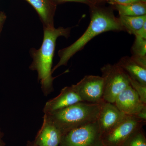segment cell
Segmentation results:
<instances>
[{
  "instance_id": "6",
  "label": "cell",
  "mask_w": 146,
  "mask_h": 146,
  "mask_svg": "<svg viewBox=\"0 0 146 146\" xmlns=\"http://www.w3.org/2000/svg\"><path fill=\"white\" fill-rule=\"evenodd\" d=\"M146 121L132 116H127L116 126L101 136L102 143L105 146H121L133 131L143 127Z\"/></svg>"
},
{
  "instance_id": "2",
  "label": "cell",
  "mask_w": 146,
  "mask_h": 146,
  "mask_svg": "<svg viewBox=\"0 0 146 146\" xmlns=\"http://www.w3.org/2000/svg\"><path fill=\"white\" fill-rule=\"evenodd\" d=\"M71 30V28L63 27H44V37L41 47L38 49L33 48L31 50L33 60L30 69L37 72L38 80L45 95H48L53 91L54 78L52 76V65L56 40L61 36L68 38Z\"/></svg>"
},
{
  "instance_id": "12",
  "label": "cell",
  "mask_w": 146,
  "mask_h": 146,
  "mask_svg": "<svg viewBox=\"0 0 146 146\" xmlns=\"http://www.w3.org/2000/svg\"><path fill=\"white\" fill-rule=\"evenodd\" d=\"M39 14L44 27H54V3L52 0H26Z\"/></svg>"
},
{
  "instance_id": "8",
  "label": "cell",
  "mask_w": 146,
  "mask_h": 146,
  "mask_svg": "<svg viewBox=\"0 0 146 146\" xmlns=\"http://www.w3.org/2000/svg\"><path fill=\"white\" fill-rule=\"evenodd\" d=\"M126 116L114 104L104 102L97 120L101 136L116 126Z\"/></svg>"
},
{
  "instance_id": "20",
  "label": "cell",
  "mask_w": 146,
  "mask_h": 146,
  "mask_svg": "<svg viewBox=\"0 0 146 146\" xmlns=\"http://www.w3.org/2000/svg\"><path fill=\"white\" fill-rule=\"evenodd\" d=\"M103 1H105L108 3L114 5H125L132 3L141 1V0H103Z\"/></svg>"
},
{
  "instance_id": "17",
  "label": "cell",
  "mask_w": 146,
  "mask_h": 146,
  "mask_svg": "<svg viewBox=\"0 0 146 146\" xmlns=\"http://www.w3.org/2000/svg\"><path fill=\"white\" fill-rule=\"evenodd\" d=\"M121 146H146V136L142 127L133 131Z\"/></svg>"
},
{
  "instance_id": "10",
  "label": "cell",
  "mask_w": 146,
  "mask_h": 146,
  "mask_svg": "<svg viewBox=\"0 0 146 146\" xmlns=\"http://www.w3.org/2000/svg\"><path fill=\"white\" fill-rule=\"evenodd\" d=\"M80 102H83L72 86H66L58 96L47 102L44 106V114L60 110Z\"/></svg>"
},
{
  "instance_id": "23",
  "label": "cell",
  "mask_w": 146,
  "mask_h": 146,
  "mask_svg": "<svg viewBox=\"0 0 146 146\" xmlns=\"http://www.w3.org/2000/svg\"><path fill=\"white\" fill-rule=\"evenodd\" d=\"M94 146H104V145H103L102 143V142H100V143L97 144L96 145Z\"/></svg>"
},
{
  "instance_id": "9",
  "label": "cell",
  "mask_w": 146,
  "mask_h": 146,
  "mask_svg": "<svg viewBox=\"0 0 146 146\" xmlns=\"http://www.w3.org/2000/svg\"><path fill=\"white\" fill-rule=\"evenodd\" d=\"M114 104L125 115L132 116L146 105L141 101L138 94L131 85L117 96Z\"/></svg>"
},
{
  "instance_id": "11",
  "label": "cell",
  "mask_w": 146,
  "mask_h": 146,
  "mask_svg": "<svg viewBox=\"0 0 146 146\" xmlns=\"http://www.w3.org/2000/svg\"><path fill=\"white\" fill-rule=\"evenodd\" d=\"M63 136L59 129L44 116L36 144L37 146H58Z\"/></svg>"
},
{
  "instance_id": "19",
  "label": "cell",
  "mask_w": 146,
  "mask_h": 146,
  "mask_svg": "<svg viewBox=\"0 0 146 146\" xmlns=\"http://www.w3.org/2000/svg\"><path fill=\"white\" fill-rule=\"evenodd\" d=\"M53 2L54 3H64L67 2H75L82 3L88 5L89 6L96 5L97 3L96 0H52Z\"/></svg>"
},
{
  "instance_id": "26",
  "label": "cell",
  "mask_w": 146,
  "mask_h": 146,
  "mask_svg": "<svg viewBox=\"0 0 146 146\" xmlns=\"http://www.w3.org/2000/svg\"><path fill=\"white\" fill-rule=\"evenodd\" d=\"M0 146H2L1 143V138H0Z\"/></svg>"
},
{
  "instance_id": "21",
  "label": "cell",
  "mask_w": 146,
  "mask_h": 146,
  "mask_svg": "<svg viewBox=\"0 0 146 146\" xmlns=\"http://www.w3.org/2000/svg\"><path fill=\"white\" fill-rule=\"evenodd\" d=\"M133 117L142 121H146V105L143 108V109L140 112L133 116Z\"/></svg>"
},
{
  "instance_id": "16",
  "label": "cell",
  "mask_w": 146,
  "mask_h": 146,
  "mask_svg": "<svg viewBox=\"0 0 146 146\" xmlns=\"http://www.w3.org/2000/svg\"><path fill=\"white\" fill-rule=\"evenodd\" d=\"M135 39L131 47V58L134 61L146 68V39L135 36Z\"/></svg>"
},
{
  "instance_id": "24",
  "label": "cell",
  "mask_w": 146,
  "mask_h": 146,
  "mask_svg": "<svg viewBox=\"0 0 146 146\" xmlns=\"http://www.w3.org/2000/svg\"><path fill=\"white\" fill-rule=\"evenodd\" d=\"M96 1L98 3L100 1H103V0H96Z\"/></svg>"
},
{
  "instance_id": "7",
  "label": "cell",
  "mask_w": 146,
  "mask_h": 146,
  "mask_svg": "<svg viewBox=\"0 0 146 146\" xmlns=\"http://www.w3.org/2000/svg\"><path fill=\"white\" fill-rule=\"evenodd\" d=\"M82 102L100 103L104 101L103 79L98 76H86L76 84L71 86Z\"/></svg>"
},
{
  "instance_id": "14",
  "label": "cell",
  "mask_w": 146,
  "mask_h": 146,
  "mask_svg": "<svg viewBox=\"0 0 146 146\" xmlns=\"http://www.w3.org/2000/svg\"><path fill=\"white\" fill-rule=\"evenodd\" d=\"M119 19L124 31L134 35L146 23V15L137 16H119Z\"/></svg>"
},
{
  "instance_id": "18",
  "label": "cell",
  "mask_w": 146,
  "mask_h": 146,
  "mask_svg": "<svg viewBox=\"0 0 146 146\" xmlns=\"http://www.w3.org/2000/svg\"><path fill=\"white\" fill-rule=\"evenodd\" d=\"M129 79L131 86L138 94L141 101L146 104V85L132 79L129 77Z\"/></svg>"
},
{
  "instance_id": "22",
  "label": "cell",
  "mask_w": 146,
  "mask_h": 146,
  "mask_svg": "<svg viewBox=\"0 0 146 146\" xmlns=\"http://www.w3.org/2000/svg\"><path fill=\"white\" fill-rule=\"evenodd\" d=\"M134 35V36H138L146 39V23L144 24L139 30L136 32Z\"/></svg>"
},
{
  "instance_id": "5",
  "label": "cell",
  "mask_w": 146,
  "mask_h": 146,
  "mask_svg": "<svg viewBox=\"0 0 146 146\" xmlns=\"http://www.w3.org/2000/svg\"><path fill=\"white\" fill-rule=\"evenodd\" d=\"M97 121L81 126L63 135L60 146H94L101 142Z\"/></svg>"
},
{
  "instance_id": "4",
  "label": "cell",
  "mask_w": 146,
  "mask_h": 146,
  "mask_svg": "<svg viewBox=\"0 0 146 146\" xmlns=\"http://www.w3.org/2000/svg\"><path fill=\"white\" fill-rule=\"evenodd\" d=\"M103 79V99L114 104L117 96L130 85L129 76L119 66L107 64L101 69Z\"/></svg>"
},
{
  "instance_id": "1",
  "label": "cell",
  "mask_w": 146,
  "mask_h": 146,
  "mask_svg": "<svg viewBox=\"0 0 146 146\" xmlns=\"http://www.w3.org/2000/svg\"><path fill=\"white\" fill-rule=\"evenodd\" d=\"M91 7V21L89 27L76 41L58 51L60 59L52 69V73L59 67L67 65L71 58L83 49L95 36L107 31H124L119 18L115 17L111 11L98 7L96 5Z\"/></svg>"
},
{
  "instance_id": "13",
  "label": "cell",
  "mask_w": 146,
  "mask_h": 146,
  "mask_svg": "<svg viewBox=\"0 0 146 146\" xmlns=\"http://www.w3.org/2000/svg\"><path fill=\"white\" fill-rule=\"evenodd\" d=\"M117 64L130 78L146 85V68L139 65L131 57L124 56L120 59Z\"/></svg>"
},
{
  "instance_id": "15",
  "label": "cell",
  "mask_w": 146,
  "mask_h": 146,
  "mask_svg": "<svg viewBox=\"0 0 146 146\" xmlns=\"http://www.w3.org/2000/svg\"><path fill=\"white\" fill-rule=\"evenodd\" d=\"M119 16H137L146 14L145 2L140 1L125 5H114Z\"/></svg>"
},
{
  "instance_id": "3",
  "label": "cell",
  "mask_w": 146,
  "mask_h": 146,
  "mask_svg": "<svg viewBox=\"0 0 146 146\" xmlns=\"http://www.w3.org/2000/svg\"><path fill=\"white\" fill-rule=\"evenodd\" d=\"M103 102L97 104L80 102L60 110L44 114V117L64 135L74 129L97 121Z\"/></svg>"
},
{
  "instance_id": "25",
  "label": "cell",
  "mask_w": 146,
  "mask_h": 146,
  "mask_svg": "<svg viewBox=\"0 0 146 146\" xmlns=\"http://www.w3.org/2000/svg\"><path fill=\"white\" fill-rule=\"evenodd\" d=\"M2 19L1 18V17H0V25H1V23Z\"/></svg>"
}]
</instances>
